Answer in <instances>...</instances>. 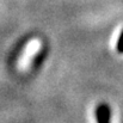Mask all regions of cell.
Here are the masks:
<instances>
[{"label": "cell", "instance_id": "obj_2", "mask_svg": "<svg viewBox=\"0 0 123 123\" xmlns=\"http://www.w3.org/2000/svg\"><path fill=\"white\" fill-rule=\"evenodd\" d=\"M116 50L120 53V54H123V30L117 40V44H116Z\"/></svg>", "mask_w": 123, "mask_h": 123}, {"label": "cell", "instance_id": "obj_1", "mask_svg": "<svg viewBox=\"0 0 123 123\" xmlns=\"http://www.w3.org/2000/svg\"><path fill=\"white\" fill-rule=\"evenodd\" d=\"M97 123H110V108L106 104H99L96 108Z\"/></svg>", "mask_w": 123, "mask_h": 123}]
</instances>
